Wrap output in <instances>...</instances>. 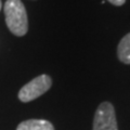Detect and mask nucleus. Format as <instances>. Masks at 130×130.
<instances>
[{
  "mask_svg": "<svg viewBox=\"0 0 130 130\" xmlns=\"http://www.w3.org/2000/svg\"><path fill=\"white\" fill-rule=\"evenodd\" d=\"M3 11L9 30L18 37L25 35L28 30V19L26 9L21 0H7Z\"/></svg>",
  "mask_w": 130,
  "mask_h": 130,
  "instance_id": "1",
  "label": "nucleus"
},
{
  "mask_svg": "<svg viewBox=\"0 0 130 130\" xmlns=\"http://www.w3.org/2000/svg\"><path fill=\"white\" fill-rule=\"evenodd\" d=\"M16 130H54V127L46 119H28L22 121Z\"/></svg>",
  "mask_w": 130,
  "mask_h": 130,
  "instance_id": "4",
  "label": "nucleus"
},
{
  "mask_svg": "<svg viewBox=\"0 0 130 130\" xmlns=\"http://www.w3.org/2000/svg\"><path fill=\"white\" fill-rule=\"evenodd\" d=\"M107 1L111 2L112 5L116 6V7H120V6H123L124 3L126 2V0H107Z\"/></svg>",
  "mask_w": 130,
  "mask_h": 130,
  "instance_id": "6",
  "label": "nucleus"
},
{
  "mask_svg": "<svg viewBox=\"0 0 130 130\" xmlns=\"http://www.w3.org/2000/svg\"><path fill=\"white\" fill-rule=\"evenodd\" d=\"M52 80L48 75H39L23 86L19 92V99L23 103H27L37 99L50 89Z\"/></svg>",
  "mask_w": 130,
  "mask_h": 130,
  "instance_id": "2",
  "label": "nucleus"
},
{
  "mask_svg": "<svg viewBox=\"0 0 130 130\" xmlns=\"http://www.w3.org/2000/svg\"><path fill=\"white\" fill-rule=\"evenodd\" d=\"M117 56L124 64H130V32L124 36L117 47Z\"/></svg>",
  "mask_w": 130,
  "mask_h": 130,
  "instance_id": "5",
  "label": "nucleus"
},
{
  "mask_svg": "<svg viewBox=\"0 0 130 130\" xmlns=\"http://www.w3.org/2000/svg\"><path fill=\"white\" fill-rule=\"evenodd\" d=\"M1 7H2V5H1V0H0V10H1Z\"/></svg>",
  "mask_w": 130,
  "mask_h": 130,
  "instance_id": "7",
  "label": "nucleus"
},
{
  "mask_svg": "<svg viewBox=\"0 0 130 130\" xmlns=\"http://www.w3.org/2000/svg\"><path fill=\"white\" fill-rule=\"evenodd\" d=\"M92 130H118L115 108L109 102H102L98 106Z\"/></svg>",
  "mask_w": 130,
  "mask_h": 130,
  "instance_id": "3",
  "label": "nucleus"
}]
</instances>
